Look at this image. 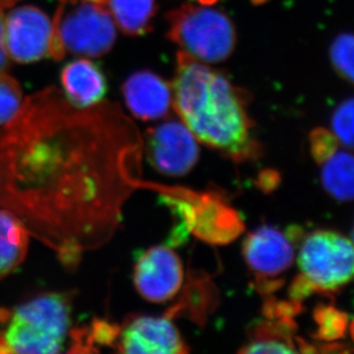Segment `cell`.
Segmentation results:
<instances>
[{"label": "cell", "mask_w": 354, "mask_h": 354, "mask_svg": "<svg viewBox=\"0 0 354 354\" xmlns=\"http://www.w3.org/2000/svg\"><path fill=\"white\" fill-rule=\"evenodd\" d=\"M142 147L116 104L80 108L57 87L38 91L0 127V209L75 271L116 234Z\"/></svg>", "instance_id": "cell-1"}, {"label": "cell", "mask_w": 354, "mask_h": 354, "mask_svg": "<svg viewBox=\"0 0 354 354\" xmlns=\"http://www.w3.org/2000/svg\"><path fill=\"white\" fill-rule=\"evenodd\" d=\"M172 106L197 141L234 158L254 153L243 99L224 75L180 52Z\"/></svg>", "instance_id": "cell-2"}, {"label": "cell", "mask_w": 354, "mask_h": 354, "mask_svg": "<svg viewBox=\"0 0 354 354\" xmlns=\"http://www.w3.org/2000/svg\"><path fill=\"white\" fill-rule=\"evenodd\" d=\"M74 291L44 292L14 308H0L10 353H59L71 335Z\"/></svg>", "instance_id": "cell-3"}, {"label": "cell", "mask_w": 354, "mask_h": 354, "mask_svg": "<svg viewBox=\"0 0 354 354\" xmlns=\"http://www.w3.org/2000/svg\"><path fill=\"white\" fill-rule=\"evenodd\" d=\"M50 57L62 60L66 53L97 57L114 46L118 30L104 3L91 0H60L54 15Z\"/></svg>", "instance_id": "cell-4"}, {"label": "cell", "mask_w": 354, "mask_h": 354, "mask_svg": "<svg viewBox=\"0 0 354 354\" xmlns=\"http://www.w3.org/2000/svg\"><path fill=\"white\" fill-rule=\"evenodd\" d=\"M297 261L301 281L295 296H306L312 290H337L353 277V244L338 232H312L301 242Z\"/></svg>", "instance_id": "cell-5"}, {"label": "cell", "mask_w": 354, "mask_h": 354, "mask_svg": "<svg viewBox=\"0 0 354 354\" xmlns=\"http://www.w3.org/2000/svg\"><path fill=\"white\" fill-rule=\"evenodd\" d=\"M171 39L181 52L203 64L226 60L234 50V26L230 17L210 6L184 5L170 14Z\"/></svg>", "instance_id": "cell-6"}, {"label": "cell", "mask_w": 354, "mask_h": 354, "mask_svg": "<svg viewBox=\"0 0 354 354\" xmlns=\"http://www.w3.org/2000/svg\"><path fill=\"white\" fill-rule=\"evenodd\" d=\"M53 22L38 7L21 6L3 19V41L10 59L31 64L50 57Z\"/></svg>", "instance_id": "cell-7"}, {"label": "cell", "mask_w": 354, "mask_h": 354, "mask_svg": "<svg viewBox=\"0 0 354 354\" xmlns=\"http://www.w3.org/2000/svg\"><path fill=\"white\" fill-rule=\"evenodd\" d=\"M145 151L155 170L171 177L187 174L200 156L196 138L181 120H174L148 131Z\"/></svg>", "instance_id": "cell-8"}, {"label": "cell", "mask_w": 354, "mask_h": 354, "mask_svg": "<svg viewBox=\"0 0 354 354\" xmlns=\"http://www.w3.org/2000/svg\"><path fill=\"white\" fill-rule=\"evenodd\" d=\"M134 286L147 301H170L184 283L180 258L167 245L149 248L138 258L134 266Z\"/></svg>", "instance_id": "cell-9"}, {"label": "cell", "mask_w": 354, "mask_h": 354, "mask_svg": "<svg viewBox=\"0 0 354 354\" xmlns=\"http://www.w3.org/2000/svg\"><path fill=\"white\" fill-rule=\"evenodd\" d=\"M115 344L123 353L180 354L187 346L174 322L165 317H134L118 328ZM114 344V345H115Z\"/></svg>", "instance_id": "cell-10"}, {"label": "cell", "mask_w": 354, "mask_h": 354, "mask_svg": "<svg viewBox=\"0 0 354 354\" xmlns=\"http://www.w3.org/2000/svg\"><path fill=\"white\" fill-rule=\"evenodd\" d=\"M312 151L321 165V181L324 189L342 202L353 198V156L339 147L329 132L317 130L312 133Z\"/></svg>", "instance_id": "cell-11"}, {"label": "cell", "mask_w": 354, "mask_h": 354, "mask_svg": "<svg viewBox=\"0 0 354 354\" xmlns=\"http://www.w3.org/2000/svg\"><path fill=\"white\" fill-rule=\"evenodd\" d=\"M243 254L258 277H275L290 268L295 249L290 239L273 226H261L245 239Z\"/></svg>", "instance_id": "cell-12"}, {"label": "cell", "mask_w": 354, "mask_h": 354, "mask_svg": "<svg viewBox=\"0 0 354 354\" xmlns=\"http://www.w3.org/2000/svg\"><path fill=\"white\" fill-rule=\"evenodd\" d=\"M123 95L131 114L141 120L165 118L172 107L170 84L151 71L131 75L124 83Z\"/></svg>", "instance_id": "cell-13"}, {"label": "cell", "mask_w": 354, "mask_h": 354, "mask_svg": "<svg viewBox=\"0 0 354 354\" xmlns=\"http://www.w3.org/2000/svg\"><path fill=\"white\" fill-rule=\"evenodd\" d=\"M61 85L67 100L80 108L100 104L107 93V80L101 68L87 59L66 64L61 71Z\"/></svg>", "instance_id": "cell-14"}, {"label": "cell", "mask_w": 354, "mask_h": 354, "mask_svg": "<svg viewBox=\"0 0 354 354\" xmlns=\"http://www.w3.org/2000/svg\"><path fill=\"white\" fill-rule=\"evenodd\" d=\"M30 237L26 226L14 214L0 209V281L24 264Z\"/></svg>", "instance_id": "cell-15"}, {"label": "cell", "mask_w": 354, "mask_h": 354, "mask_svg": "<svg viewBox=\"0 0 354 354\" xmlns=\"http://www.w3.org/2000/svg\"><path fill=\"white\" fill-rule=\"evenodd\" d=\"M116 27L127 35L139 36L148 30L154 17L155 0H106Z\"/></svg>", "instance_id": "cell-16"}, {"label": "cell", "mask_w": 354, "mask_h": 354, "mask_svg": "<svg viewBox=\"0 0 354 354\" xmlns=\"http://www.w3.org/2000/svg\"><path fill=\"white\" fill-rule=\"evenodd\" d=\"M22 102L24 94L19 82L6 71H0V127L14 118Z\"/></svg>", "instance_id": "cell-17"}, {"label": "cell", "mask_w": 354, "mask_h": 354, "mask_svg": "<svg viewBox=\"0 0 354 354\" xmlns=\"http://www.w3.org/2000/svg\"><path fill=\"white\" fill-rule=\"evenodd\" d=\"M353 36L341 34L330 46V60L335 71L344 80H353Z\"/></svg>", "instance_id": "cell-18"}, {"label": "cell", "mask_w": 354, "mask_h": 354, "mask_svg": "<svg viewBox=\"0 0 354 354\" xmlns=\"http://www.w3.org/2000/svg\"><path fill=\"white\" fill-rule=\"evenodd\" d=\"M353 99L342 102L331 118L333 136L345 148L353 147Z\"/></svg>", "instance_id": "cell-19"}, {"label": "cell", "mask_w": 354, "mask_h": 354, "mask_svg": "<svg viewBox=\"0 0 354 354\" xmlns=\"http://www.w3.org/2000/svg\"><path fill=\"white\" fill-rule=\"evenodd\" d=\"M241 352L244 353H296L297 348L290 342L284 338L272 336H259L244 346Z\"/></svg>", "instance_id": "cell-20"}, {"label": "cell", "mask_w": 354, "mask_h": 354, "mask_svg": "<svg viewBox=\"0 0 354 354\" xmlns=\"http://www.w3.org/2000/svg\"><path fill=\"white\" fill-rule=\"evenodd\" d=\"M3 8L0 7V71H6L8 67V55L6 53V48H5V41H3Z\"/></svg>", "instance_id": "cell-21"}, {"label": "cell", "mask_w": 354, "mask_h": 354, "mask_svg": "<svg viewBox=\"0 0 354 354\" xmlns=\"http://www.w3.org/2000/svg\"><path fill=\"white\" fill-rule=\"evenodd\" d=\"M0 353H10L7 348L6 342L3 339V329L0 326Z\"/></svg>", "instance_id": "cell-22"}, {"label": "cell", "mask_w": 354, "mask_h": 354, "mask_svg": "<svg viewBox=\"0 0 354 354\" xmlns=\"http://www.w3.org/2000/svg\"><path fill=\"white\" fill-rule=\"evenodd\" d=\"M20 0H0V7L6 8V7H12Z\"/></svg>", "instance_id": "cell-23"}, {"label": "cell", "mask_w": 354, "mask_h": 354, "mask_svg": "<svg viewBox=\"0 0 354 354\" xmlns=\"http://www.w3.org/2000/svg\"><path fill=\"white\" fill-rule=\"evenodd\" d=\"M197 1L200 5H204V6H212L217 3L218 0H197Z\"/></svg>", "instance_id": "cell-24"}, {"label": "cell", "mask_w": 354, "mask_h": 354, "mask_svg": "<svg viewBox=\"0 0 354 354\" xmlns=\"http://www.w3.org/2000/svg\"><path fill=\"white\" fill-rule=\"evenodd\" d=\"M91 1H94V3H104V5H106V0H91Z\"/></svg>", "instance_id": "cell-25"}]
</instances>
